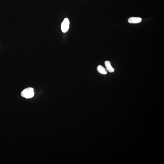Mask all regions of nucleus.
I'll list each match as a JSON object with an SVG mask.
<instances>
[{
    "label": "nucleus",
    "instance_id": "nucleus-1",
    "mask_svg": "<svg viewBox=\"0 0 164 164\" xmlns=\"http://www.w3.org/2000/svg\"><path fill=\"white\" fill-rule=\"evenodd\" d=\"M34 95V89L32 88H28L25 89L21 93V96L26 98H32Z\"/></svg>",
    "mask_w": 164,
    "mask_h": 164
},
{
    "label": "nucleus",
    "instance_id": "nucleus-2",
    "mask_svg": "<svg viewBox=\"0 0 164 164\" xmlns=\"http://www.w3.org/2000/svg\"><path fill=\"white\" fill-rule=\"evenodd\" d=\"M69 24V21L68 18H65L61 25V29L63 33L66 32L68 31Z\"/></svg>",
    "mask_w": 164,
    "mask_h": 164
},
{
    "label": "nucleus",
    "instance_id": "nucleus-3",
    "mask_svg": "<svg viewBox=\"0 0 164 164\" xmlns=\"http://www.w3.org/2000/svg\"><path fill=\"white\" fill-rule=\"evenodd\" d=\"M142 20V18L139 17H132L128 19V22L131 23H137L141 22Z\"/></svg>",
    "mask_w": 164,
    "mask_h": 164
},
{
    "label": "nucleus",
    "instance_id": "nucleus-4",
    "mask_svg": "<svg viewBox=\"0 0 164 164\" xmlns=\"http://www.w3.org/2000/svg\"><path fill=\"white\" fill-rule=\"evenodd\" d=\"M106 69L109 72H113L114 71V69L111 66V63L109 61H106L105 62Z\"/></svg>",
    "mask_w": 164,
    "mask_h": 164
},
{
    "label": "nucleus",
    "instance_id": "nucleus-5",
    "mask_svg": "<svg viewBox=\"0 0 164 164\" xmlns=\"http://www.w3.org/2000/svg\"><path fill=\"white\" fill-rule=\"evenodd\" d=\"M98 71L102 74L106 75L107 74V71L105 68L101 65H99L97 68Z\"/></svg>",
    "mask_w": 164,
    "mask_h": 164
}]
</instances>
